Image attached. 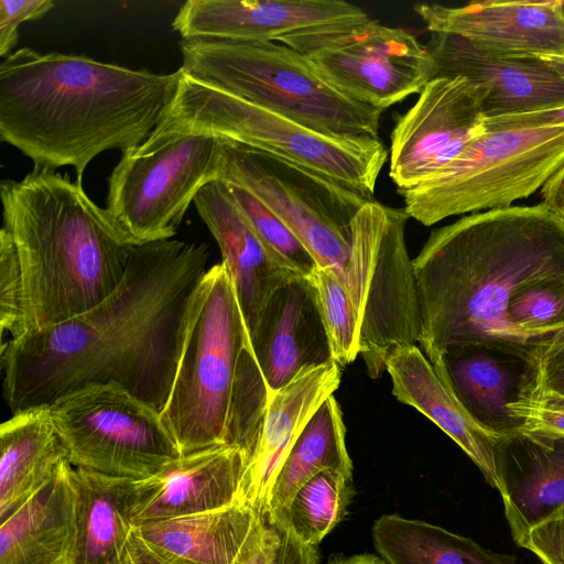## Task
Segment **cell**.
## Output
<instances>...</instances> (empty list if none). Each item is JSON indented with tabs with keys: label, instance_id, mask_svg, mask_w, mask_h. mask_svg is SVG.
I'll list each match as a JSON object with an SVG mask.
<instances>
[{
	"label": "cell",
	"instance_id": "obj_1",
	"mask_svg": "<svg viewBox=\"0 0 564 564\" xmlns=\"http://www.w3.org/2000/svg\"><path fill=\"white\" fill-rule=\"evenodd\" d=\"M208 247L166 239L132 248L118 286L88 311L1 344L12 414L75 390L117 384L162 413L207 272Z\"/></svg>",
	"mask_w": 564,
	"mask_h": 564
},
{
	"label": "cell",
	"instance_id": "obj_2",
	"mask_svg": "<svg viewBox=\"0 0 564 564\" xmlns=\"http://www.w3.org/2000/svg\"><path fill=\"white\" fill-rule=\"evenodd\" d=\"M184 73L155 74L22 47L0 64V139L35 171L70 165L82 183L101 152L140 147L172 105Z\"/></svg>",
	"mask_w": 564,
	"mask_h": 564
},
{
	"label": "cell",
	"instance_id": "obj_3",
	"mask_svg": "<svg viewBox=\"0 0 564 564\" xmlns=\"http://www.w3.org/2000/svg\"><path fill=\"white\" fill-rule=\"evenodd\" d=\"M413 268L430 362L459 344L534 340L509 316L530 289L564 279V224L543 203L474 213L434 229Z\"/></svg>",
	"mask_w": 564,
	"mask_h": 564
},
{
	"label": "cell",
	"instance_id": "obj_4",
	"mask_svg": "<svg viewBox=\"0 0 564 564\" xmlns=\"http://www.w3.org/2000/svg\"><path fill=\"white\" fill-rule=\"evenodd\" d=\"M0 197L22 281V335L88 311L121 282L134 245L80 182L33 170L1 181Z\"/></svg>",
	"mask_w": 564,
	"mask_h": 564
},
{
	"label": "cell",
	"instance_id": "obj_5",
	"mask_svg": "<svg viewBox=\"0 0 564 564\" xmlns=\"http://www.w3.org/2000/svg\"><path fill=\"white\" fill-rule=\"evenodd\" d=\"M269 395L231 275L220 261L202 281L162 421L181 455L234 445L249 460Z\"/></svg>",
	"mask_w": 564,
	"mask_h": 564
},
{
	"label": "cell",
	"instance_id": "obj_6",
	"mask_svg": "<svg viewBox=\"0 0 564 564\" xmlns=\"http://www.w3.org/2000/svg\"><path fill=\"white\" fill-rule=\"evenodd\" d=\"M187 134L226 139L271 153L349 187L368 200H375L377 180L389 153L381 139L325 135L184 74L156 129L131 152L147 155Z\"/></svg>",
	"mask_w": 564,
	"mask_h": 564
},
{
	"label": "cell",
	"instance_id": "obj_7",
	"mask_svg": "<svg viewBox=\"0 0 564 564\" xmlns=\"http://www.w3.org/2000/svg\"><path fill=\"white\" fill-rule=\"evenodd\" d=\"M183 73L313 131L337 138H379L383 110L334 88L307 57L278 42L182 39Z\"/></svg>",
	"mask_w": 564,
	"mask_h": 564
},
{
	"label": "cell",
	"instance_id": "obj_8",
	"mask_svg": "<svg viewBox=\"0 0 564 564\" xmlns=\"http://www.w3.org/2000/svg\"><path fill=\"white\" fill-rule=\"evenodd\" d=\"M564 164V127L484 130L419 185L400 192L424 226L451 216L509 207L536 192Z\"/></svg>",
	"mask_w": 564,
	"mask_h": 564
},
{
	"label": "cell",
	"instance_id": "obj_9",
	"mask_svg": "<svg viewBox=\"0 0 564 564\" xmlns=\"http://www.w3.org/2000/svg\"><path fill=\"white\" fill-rule=\"evenodd\" d=\"M404 209L371 200L351 223L343 284L359 333V356L377 379L398 348L415 345L421 317L413 260L405 243Z\"/></svg>",
	"mask_w": 564,
	"mask_h": 564
},
{
	"label": "cell",
	"instance_id": "obj_10",
	"mask_svg": "<svg viewBox=\"0 0 564 564\" xmlns=\"http://www.w3.org/2000/svg\"><path fill=\"white\" fill-rule=\"evenodd\" d=\"M218 139L217 180L253 194L291 229L319 268L343 281L351 249V223L371 200L291 161Z\"/></svg>",
	"mask_w": 564,
	"mask_h": 564
},
{
	"label": "cell",
	"instance_id": "obj_11",
	"mask_svg": "<svg viewBox=\"0 0 564 564\" xmlns=\"http://www.w3.org/2000/svg\"><path fill=\"white\" fill-rule=\"evenodd\" d=\"M47 406L74 467L144 479L181 456L161 413L117 384L88 386Z\"/></svg>",
	"mask_w": 564,
	"mask_h": 564
},
{
	"label": "cell",
	"instance_id": "obj_12",
	"mask_svg": "<svg viewBox=\"0 0 564 564\" xmlns=\"http://www.w3.org/2000/svg\"><path fill=\"white\" fill-rule=\"evenodd\" d=\"M219 139L174 138L154 152H123L108 178L107 210L132 245L171 239L199 189L217 180Z\"/></svg>",
	"mask_w": 564,
	"mask_h": 564
},
{
	"label": "cell",
	"instance_id": "obj_13",
	"mask_svg": "<svg viewBox=\"0 0 564 564\" xmlns=\"http://www.w3.org/2000/svg\"><path fill=\"white\" fill-rule=\"evenodd\" d=\"M545 340L452 346L431 365L470 420L495 437L529 430L543 394Z\"/></svg>",
	"mask_w": 564,
	"mask_h": 564
},
{
	"label": "cell",
	"instance_id": "obj_14",
	"mask_svg": "<svg viewBox=\"0 0 564 564\" xmlns=\"http://www.w3.org/2000/svg\"><path fill=\"white\" fill-rule=\"evenodd\" d=\"M372 20L343 0H188L172 26L185 40L272 41L306 55Z\"/></svg>",
	"mask_w": 564,
	"mask_h": 564
},
{
	"label": "cell",
	"instance_id": "obj_15",
	"mask_svg": "<svg viewBox=\"0 0 564 564\" xmlns=\"http://www.w3.org/2000/svg\"><path fill=\"white\" fill-rule=\"evenodd\" d=\"M305 56L343 95L381 110L420 94L436 77L426 45L376 20Z\"/></svg>",
	"mask_w": 564,
	"mask_h": 564
},
{
	"label": "cell",
	"instance_id": "obj_16",
	"mask_svg": "<svg viewBox=\"0 0 564 564\" xmlns=\"http://www.w3.org/2000/svg\"><path fill=\"white\" fill-rule=\"evenodd\" d=\"M475 86L463 76L430 80L395 121L390 135L389 176L408 191L456 159L485 130Z\"/></svg>",
	"mask_w": 564,
	"mask_h": 564
},
{
	"label": "cell",
	"instance_id": "obj_17",
	"mask_svg": "<svg viewBox=\"0 0 564 564\" xmlns=\"http://www.w3.org/2000/svg\"><path fill=\"white\" fill-rule=\"evenodd\" d=\"M426 46L436 77L463 76L475 86L485 119L564 105L562 56L491 55L446 33H432Z\"/></svg>",
	"mask_w": 564,
	"mask_h": 564
},
{
	"label": "cell",
	"instance_id": "obj_18",
	"mask_svg": "<svg viewBox=\"0 0 564 564\" xmlns=\"http://www.w3.org/2000/svg\"><path fill=\"white\" fill-rule=\"evenodd\" d=\"M414 11L431 33L460 36L487 54H564L563 0H484L458 7L420 3Z\"/></svg>",
	"mask_w": 564,
	"mask_h": 564
},
{
	"label": "cell",
	"instance_id": "obj_19",
	"mask_svg": "<svg viewBox=\"0 0 564 564\" xmlns=\"http://www.w3.org/2000/svg\"><path fill=\"white\" fill-rule=\"evenodd\" d=\"M248 455L218 445L181 455L144 479H134L132 525L213 511L236 502Z\"/></svg>",
	"mask_w": 564,
	"mask_h": 564
},
{
	"label": "cell",
	"instance_id": "obj_20",
	"mask_svg": "<svg viewBox=\"0 0 564 564\" xmlns=\"http://www.w3.org/2000/svg\"><path fill=\"white\" fill-rule=\"evenodd\" d=\"M250 341L269 393L305 369L334 361L317 294L308 278H294L272 293Z\"/></svg>",
	"mask_w": 564,
	"mask_h": 564
},
{
	"label": "cell",
	"instance_id": "obj_21",
	"mask_svg": "<svg viewBox=\"0 0 564 564\" xmlns=\"http://www.w3.org/2000/svg\"><path fill=\"white\" fill-rule=\"evenodd\" d=\"M339 384L340 367L330 361L301 371L286 386L270 393L261 432L247 463L237 503L250 507L264 519L274 479L290 448L312 415Z\"/></svg>",
	"mask_w": 564,
	"mask_h": 564
},
{
	"label": "cell",
	"instance_id": "obj_22",
	"mask_svg": "<svg viewBox=\"0 0 564 564\" xmlns=\"http://www.w3.org/2000/svg\"><path fill=\"white\" fill-rule=\"evenodd\" d=\"M494 459L512 536L564 505V434L530 429L498 437Z\"/></svg>",
	"mask_w": 564,
	"mask_h": 564
},
{
	"label": "cell",
	"instance_id": "obj_23",
	"mask_svg": "<svg viewBox=\"0 0 564 564\" xmlns=\"http://www.w3.org/2000/svg\"><path fill=\"white\" fill-rule=\"evenodd\" d=\"M194 204L219 246L250 336L272 293L297 275L270 254L223 181L204 185Z\"/></svg>",
	"mask_w": 564,
	"mask_h": 564
},
{
	"label": "cell",
	"instance_id": "obj_24",
	"mask_svg": "<svg viewBox=\"0 0 564 564\" xmlns=\"http://www.w3.org/2000/svg\"><path fill=\"white\" fill-rule=\"evenodd\" d=\"M259 516L231 506L132 525L129 543L143 564H234Z\"/></svg>",
	"mask_w": 564,
	"mask_h": 564
},
{
	"label": "cell",
	"instance_id": "obj_25",
	"mask_svg": "<svg viewBox=\"0 0 564 564\" xmlns=\"http://www.w3.org/2000/svg\"><path fill=\"white\" fill-rule=\"evenodd\" d=\"M392 394L424 414L447 434L473 460L487 482L498 490L494 459L498 437L476 425L436 375L416 345L394 350L386 365Z\"/></svg>",
	"mask_w": 564,
	"mask_h": 564
},
{
	"label": "cell",
	"instance_id": "obj_26",
	"mask_svg": "<svg viewBox=\"0 0 564 564\" xmlns=\"http://www.w3.org/2000/svg\"><path fill=\"white\" fill-rule=\"evenodd\" d=\"M65 463L55 478L0 524V564H70L75 498Z\"/></svg>",
	"mask_w": 564,
	"mask_h": 564
},
{
	"label": "cell",
	"instance_id": "obj_27",
	"mask_svg": "<svg viewBox=\"0 0 564 564\" xmlns=\"http://www.w3.org/2000/svg\"><path fill=\"white\" fill-rule=\"evenodd\" d=\"M67 452L47 405L26 409L0 426V521L48 485Z\"/></svg>",
	"mask_w": 564,
	"mask_h": 564
},
{
	"label": "cell",
	"instance_id": "obj_28",
	"mask_svg": "<svg viewBox=\"0 0 564 564\" xmlns=\"http://www.w3.org/2000/svg\"><path fill=\"white\" fill-rule=\"evenodd\" d=\"M76 539L70 564H121L132 523L133 480L74 467Z\"/></svg>",
	"mask_w": 564,
	"mask_h": 564
},
{
	"label": "cell",
	"instance_id": "obj_29",
	"mask_svg": "<svg viewBox=\"0 0 564 564\" xmlns=\"http://www.w3.org/2000/svg\"><path fill=\"white\" fill-rule=\"evenodd\" d=\"M324 469L349 476L352 471L343 413L334 394L312 415L290 448L274 479L264 520L275 522L296 489Z\"/></svg>",
	"mask_w": 564,
	"mask_h": 564
},
{
	"label": "cell",
	"instance_id": "obj_30",
	"mask_svg": "<svg viewBox=\"0 0 564 564\" xmlns=\"http://www.w3.org/2000/svg\"><path fill=\"white\" fill-rule=\"evenodd\" d=\"M372 538L388 564H521L516 556L487 550L470 538L399 514L377 519Z\"/></svg>",
	"mask_w": 564,
	"mask_h": 564
},
{
	"label": "cell",
	"instance_id": "obj_31",
	"mask_svg": "<svg viewBox=\"0 0 564 564\" xmlns=\"http://www.w3.org/2000/svg\"><path fill=\"white\" fill-rule=\"evenodd\" d=\"M351 476L324 469L307 479L273 523L285 525L297 540L316 546L343 519L351 496Z\"/></svg>",
	"mask_w": 564,
	"mask_h": 564
},
{
	"label": "cell",
	"instance_id": "obj_32",
	"mask_svg": "<svg viewBox=\"0 0 564 564\" xmlns=\"http://www.w3.org/2000/svg\"><path fill=\"white\" fill-rule=\"evenodd\" d=\"M235 204L270 254L297 276L308 278L318 267L291 229L246 188L224 182Z\"/></svg>",
	"mask_w": 564,
	"mask_h": 564
},
{
	"label": "cell",
	"instance_id": "obj_33",
	"mask_svg": "<svg viewBox=\"0 0 564 564\" xmlns=\"http://www.w3.org/2000/svg\"><path fill=\"white\" fill-rule=\"evenodd\" d=\"M308 279L317 294L333 360L346 367L359 356L358 326L347 291L328 269L317 267Z\"/></svg>",
	"mask_w": 564,
	"mask_h": 564
},
{
	"label": "cell",
	"instance_id": "obj_34",
	"mask_svg": "<svg viewBox=\"0 0 564 564\" xmlns=\"http://www.w3.org/2000/svg\"><path fill=\"white\" fill-rule=\"evenodd\" d=\"M23 290L14 245L4 228L0 230V329L3 341L23 334Z\"/></svg>",
	"mask_w": 564,
	"mask_h": 564
},
{
	"label": "cell",
	"instance_id": "obj_35",
	"mask_svg": "<svg viewBox=\"0 0 564 564\" xmlns=\"http://www.w3.org/2000/svg\"><path fill=\"white\" fill-rule=\"evenodd\" d=\"M512 538L544 564H564V505Z\"/></svg>",
	"mask_w": 564,
	"mask_h": 564
},
{
	"label": "cell",
	"instance_id": "obj_36",
	"mask_svg": "<svg viewBox=\"0 0 564 564\" xmlns=\"http://www.w3.org/2000/svg\"><path fill=\"white\" fill-rule=\"evenodd\" d=\"M53 8L50 0H0V56L11 54L22 22L37 20Z\"/></svg>",
	"mask_w": 564,
	"mask_h": 564
},
{
	"label": "cell",
	"instance_id": "obj_37",
	"mask_svg": "<svg viewBox=\"0 0 564 564\" xmlns=\"http://www.w3.org/2000/svg\"><path fill=\"white\" fill-rule=\"evenodd\" d=\"M484 126L489 131L564 127V105L531 112L485 119Z\"/></svg>",
	"mask_w": 564,
	"mask_h": 564
},
{
	"label": "cell",
	"instance_id": "obj_38",
	"mask_svg": "<svg viewBox=\"0 0 564 564\" xmlns=\"http://www.w3.org/2000/svg\"><path fill=\"white\" fill-rule=\"evenodd\" d=\"M543 393L564 400V345L545 347L542 356Z\"/></svg>",
	"mask_w": 564,
	"mask_h": 564
},
{
	"label": "cell",
	"instance_id": "obj_39",
	"mask_svg": "<svg viewBox=\"0 0 564 564\" xmlns=\"http://www.w3.org/2000/svg\"><path fill=\"white\" fill-rule=\"evenodd\" d=\"M278 525L281 543L273 564H318L315 546L306 545L283 524Z\"/></svg>",
	"mask_w": 564,
	"mask_h": 564
},
{
	"label": "cell",
	"instance_id": "obj_40",
	"mask_svg": "<svg viewBox=\"0 0 564 564\" xmlns=\"http://www.w3.org/2000/svg\"><path fill=\"white\" fill-rule=\"evenodd\" d=\"M531 429L564 434V400L543 393L534 410Z\"/></svg>",
	"mask_w": 564,
	"mask_h": 564
},
{
	"label": "cell",
	"instance_id": "obj_41",
	"mask_svg": "<svg viewBox=\"0 0 564 564\" xmlns=\"http://www.w3.org/2000/svg\"><path fill=\"white\" fill-rule=\"evenodd\" d=\"M543 204L560 218L564 217V164L541 187Z\"/></svg>",
	"mask_w": 564,
	"mask_h": 564
},
{
	"label": "cell",
	"instance_id": "obj_42",
	"mask_svg": "<svg viewBox=\"0 0 564 564\" xmlns=\"http://www.w3.org/2000/svg\"><path fill=\"white\" fill-rule=\"evenodd\" d=\"M329 564H388L383 558L371 554H358L349 557L336 558Z\"/></svg>",
	"mask_w": 564,
	"mask_h": 564
},
{
	"label": "cell",
	"instance_id": "obj_43",
	"mask_svg": "<svg viewBox=\"0 0 564 564\" xmlns=\"http://www.w3.org/2000/svg\"><path fill=\"white\" fill-rule=\"evenodd\" d=\"M561 345H564V327L554 332L545 343V347H556Z\"/></svg>",
	"mask_w": 564,
	"mask_h": 564
},
{
	"label": "cell",
	"instance_id": "obj_44",
	"mask_svg": "<svg viewBox=\"0 0 564 564\" xmlns=\"http://www.w3.org/2000/svg\"><path fill=\"white\" fill-rule=\"evenodd\" d=\"M561 220H562V221H563V224H564V217H563V218H561Z\"/></svg>",
	"mask_w": 564,
	"mask_h": 564
},
{
	"label": "cell",
	"instance_id": "obj_45",
	"mask_svg": "<svg viewBox=\"0 0 564 564\" xmlns=\"http://www.w3.org/2000/svg\"><path fill=\"white\" fill-rule=\"evenodd\" d=\"M561 56H562V58L564 59V54H563V55H561Z\"/></svg>",
	"mask_w": 564,
	"mask_h": 564
},
{
	"label": "cell",
	"instance_id": "obj_46",
	"mask_svg": "<svg viewBox=\"0 0 564 564\" xmlns=\"http://www.w3.org/2000/svg\"><path fill=\"white\" fill-rule=\"evenodd\" d=\"M563 9H564V0H563Z\"/></svg>",
	"mask_w": 564,
	"mask_h": 564
}]
</instances>
